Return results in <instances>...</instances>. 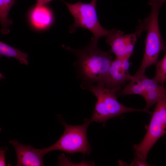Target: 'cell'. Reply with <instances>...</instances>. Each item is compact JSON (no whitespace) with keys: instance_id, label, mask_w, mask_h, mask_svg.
<instances>
[{"instance_id":"1","label":"cell","mask_w":166,"mask_h":166,"mask_svg":"<svg viewBox=\"0 0 166 166\" xmlns=\"http://www.w3.org/2000/svg\"><path fill=\"white\" fill-rule=\"evenodd\" d=\"M98 41L93 37L86 46L78 49L63 44V48L73 53L77 60L75 63L83 77L88 82L103 83L112 61L109 53L97 47Z\"/></svg>"},{"instance_id":"2","label":"cell","mask_w":166,"mask_h":166,"mask_svg":"<svg viewBox=\"0 0 166 166\" xmlns=\"http://www.w3.org/2000/svg\"><path fill=\"white\" fill-rule=\"evenodd\" d=\"M83 88H85L97 98L93 115L90 119L91 122H95L105 123L109 119L127 113L141 112L149 113L151 112L144 108L136 109L126 107L117 100V93L121 86L109 88L102 83L82 84Z\"/></svg>"},{"instance_id":"3","label":"cell","mask_w":166,"mask_h":166,"mask_svg":"<svg viewBox=\"0 0 166 166\" xmlns=\"http://www.w3.org/2000/svg\"><path fill=\"white\" fill-rule=\"evenodd\" d=\"M151 6L150 14L141 21L147 34L143 59L140 67L135 74L136 75L145 74L147 68L152 65H156L160 52L165 48L158 23V14L161 6L156 5Z\"/></svg>"},{"instance_id":"4","label":"cell","mask_w":166,"mask_h":166,"mask_svg":"<svg viewBox=\"0 0 166 166\" xmlns=\"http://www.w3.org/2000/svg\"><path fill=\"white\" fill-rule=\"evenodd\" d=\"M60 121L65 126L64 131L60 139L49 147L40 149L43 156L54 150H60L71 154L81 152L89 155L91 148L87 137V130L91 123L90 119L85 120V123L78 125L67 124L60 118Z\"/></svg>"},{"instance_id":"5","label":"cell","mask_w":166,"mask_h":166,"mask_svg":"<svg viewBox=\"0 0 166 166\" xmlns=\"http://www.w3.org/2000/svg\"><path fill=\"white\" fill-rule=\"evenodd\" d=\"M60 0L65 3L74 19V23L70 26L69 33L75 32L77 27H82L90 31L97 41L109 34L110 30L104 28L98 20L96 10L97 0H92L87 3L79 1L74 4Z\"/></svg>"},{"instance_id":"6","label":"cell","mask_w":166,"mask_h":166,"mask_svg":"<svg viewBox=\"0 0 166 166\" xmlns=\"http://www.w3.org/2000/svg\"><path fill=\"white\" fill-rule=\"evenodd\" d=\"M166 134V97L156 104L147 132L142 141L134 145L135 155L146 160L148 154L156 142Z\"/></svg>"},{"instance_id":"7","label":"cell","mask_w":166,"mask_h":166,"mask_svg":"<svg viewBox=\"0 0 166 166\" xmlns=\"http://www.w3.org/2000/svg\"><path fill=\"white\" fill-rule=\"evenodd\" d=\"M144 31L143 25L140 21L135 31L132 34L124 35L121 30L113 29L106 37V42L110 45V51L116 58L128 59L137 38Z\"/></svg>"},{"instance_id":"8","label":"cell","mask_w":166,"mask_h":166,"mask_svg":"<svg viewBox=\"0 0 166 166\" xmlns=\"http://www.w3.org/2000/svg\"><path fill=\"white\" fill-rule=\"evenodd\" d=\"M128 59L116 58L112 60L103 84L109 88L121 86V85L132 77L128 72Z\"/></svg>"},{"instance_id":"9","label":"cell","mask_w":166,"mask_h":166,"mask_svg":"<svg viewBox=\"0 0 166 166\" xmlns=\"http://www.w3.org/2000/svg\"><path fill=\"white\" fill-rule=\"evenodd\" d=\"M9 143L14 148L17 157V166H44V156L40 149H35L31 145H26L17 140H10Z\"/></svg>"},{"instance_id":"10","label":"cell","mask_w":166,"mask_h":166,"mask_svg":"<svg viewBox=\"0 0 166 166\" xmlns=\"http://www.w3.org/2000/svg\"><path fill=\"white\" fill-rule=\"evenodd\" d=\"M130 82L117 93V96L137 94L142 96L145 93L159 89L163 86L152 78L147 77L145 74L132 76Z\"/></svg>"},{"instance_id":"11","label":"cell","mask_w":166,"mask_h":166,"mask_svg":"<svg viewBox=\"0 0 166 166\" xmlns=\"http://www.w3.org/2000/svg\"><path fill=\"white\" fill-rule=\"evenodd\" d=\"M30 13V20L32 24L38 29L45 28L53 22L52 11L46 5L38 6L35 4L31 9Z\"/></svg>"},{"instance_id":"12","label":"cell","mask_w":166,"mask_h":166,"mask_svg":"<svg viewBox=\"0 0 166 166\" xmlns=\"http://www.w3.org/2000/svg\"><path fill=\"white\" fill-rule=\"evenodd\" d=\"M16 3L15 0H0V22L2 26L1 33L6 35L10 32L8 28L9 25L13 23L11 19L7 17L12 6Z\"/></svg>"},{"instance_id":"13","label":"cell","mask_w":166,"mask_h":166,"mask_svg":"<svg viewBox=\"0 0 166 166\" xmlns=\"http://www.w3.org/2000/svg\"><path fill=\"white\" fill-rule=\"evenodd\" d=\"M0 56L18 59L20 64L27 65L29 64L27 59L28 55L27 53H24L1 41L0 42Z\"/></svg>"},{"instance_id":"14","label":"cell","mask_w":166,"mask_h":166,"mask_svg":"<svg viewBox=\"0 0 166 166\" xmlns=\"http://www.w3.org/2000/svg\"><path fill=\"white\" fill-rule=\"evenodd\" d=\"M142 96L146 102V106L144 108L149 110L151 106L166 97V88L163 85L159 89L148 91Z\"/></svg>"},{"instance_id":"15","label":"cell","mask_w":166,"mask_h":166,"mask_svg":"<svg viewBox=\"0 0 166 166\" xmlns=\"http://www.w3.org/2000/svg\"><path fill=\"white\" fill-rule=\"evenodd\" d=\"M156 65V72L152 79L158 84L163 85L166 81V51L163 58Z\"/></svg>"},{"instance_id":"16","label":"cell","mask_w":166,"mask_h":166,"mask_svg":"<svg viewBox=\"0 0 166 166\" xmlns=\"http://www.w3.org/2000/svg\"><path fill=\"white\" fill-rule=\"evenodd\" d=\"M130 165L132 166H149L146 162V160L142 159L137 156H135L134 159L131 162Z\"/></svg>"},{"instance_id":"17","label":"cell","mask_w":166,"mask_h":166,"mask_svg":"<svg viewBox=\"0 0 166 166\" xmlns=\"http://www.w3.org/2000/svg\"><path fill=\"white\" fill-rule=\"evenodd\" d=\"M8 149L7 147H5L3 149L2 147L0 149V166H6V163L5 160V153L6 151Z\"/></svg>"},{"instance_id":"18","label":"cell","mask_w":166,"mask_h":166,"mask_svg":"<svg viewBox=\"0 0 166 166\" xmlns=\"http://www.w3.org/2000/svg\"><path fill=\"white\" fill-rule=\"evenodd\" d=\"M36 5L38 6L46 5L53 0H36Z\"/></svg>"},{"instance_id":"19","label":"cell","mask_w":166,"mask_h":166,"mask_svg":"<svg viewBox=\"0 0 166 166\" xmlns=\"http://www.w3.org/2000/svg\"><path fill=\"white\" fill-rule=\"evenodd\" d=\"M148 4L151 6L153 4H158L162 5L160 0H149Z\"/></svg>"},{"instance_id":"20","label":"cell","mask_w":166,"mask_h":166,"mask_svg":"<svg viewBox=\"0 0 166 166\" xmlns=\"http://www.w3.org/2000/svg\"><path fill=\"white\" fill-rule=\"evenodd\" d=\"M160 2L162 4H163L166 1V0H160Z\"/></svg>"}]
</instances>
